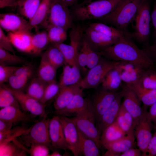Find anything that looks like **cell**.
<instances>
[{
  "instance_id": "cell-1",
  "label": "cell",
  "mask_w": 156,
  "mask_h": 156,
  "mask_svg": "<svg viewBox=\"0 0 156 156\" xmlns=\"http://www.w3.org/2000/svg\"><path fill=\"white\" fill-rule=\"evenodd\" d=\"M108 59L131 63L146 70L153 69L154 64L143 49H140L132 39L125 35L114 44L98 51Z\"/></svg>"
},
{
  "instance_id": "cell-2",
  "label": "cell",
  "mask_w": 156,
  "mask_h": 156,
  "mask_svg": "<svg viewBox=\"0 0 156 156\" xmlns=\"http://www.w3.org/2000/svg\"><path fill=\"white\" fill-rule=\"evenodd\" d=\"M122 0H96L77 3L71 11L74 19L79 21L101 20L111 13Z\"/></svg>"
},
{
  "instance_id": "cell-3",
  "label": "cell",
  "mask_w": 156,
  "mask_h": 156,
  "mask_svg": "<svg viewBox=\"0 0 156 156\" xmlns=\"http://www.w3.org/2000/svg\"><path fill=\"white\" fill-rule=\"evenodd\" d=\"M142 0H122L108 15L101 19L124 32L133 22Z\"/></svg>"
},
{
  "instance_id": "cell-4",
  "label": "cell",
  "mask_w": 156,
  "mask_h": 156,
  "mask_svg": "<svg viewBox=\"0 0 156 156\" xmlns=\"http://www.w3.org/2000/svg\"><path fill=\"white\" fill-rule=\"evenodd\" d=\"M151 13L149 0H142L132 26L133 31L124 32V35L139 42L147 43L150 35Z\"/></svg>"
},
{
  "instance_id": "cell-5",
  "label": "cell",
  "mask_w": 156,
  "mask_h": 156,
  "mask_svg": "<svg viewBox=\"0 0 156 156\" xmlns=\"http://www.w3.org/2000/svg\"><path fill=\"white\" fill-rule=\"evenodd\" d=\"M78 130L84 135L94 140L100 148L101 133L96 123L95 117L91 101L88 99L86 108L71 118Z\"/></svg>"
},
{
  "instance_id": "cell-6",
  "label": "cell",
  "mask_w": 156,
  "mask_h": 156,
  "mask_svg": "<svg viewBox=\"0 0 156 156\" xmlns=\"http://www.w3.org/2000/svg\"><path fill=\"white\" fill-rule=\"evenodd\" d=\"M84 30L85 29L81 25H74L69 32V44L63 42L53 44L57 47L62 53L65 63L71 66L78 65L77 57L83 37Z\"/></svg>"
},
{
  "instance_id": "cell-7",
  "label": "cell",
  "mask_w": 156,
  "mask_h": 156,
  "mask_svg": "<svg viewBox=\"0 0 156 156\" xmlns=\"http://www.w3.org/2000/svg\"><path fill=\"white\" fill-rule=\"evenodd\" d=\"M61 0H51L45 26L48 24L61 27L67 30L74 25L71 11Z\"/></svg>"
},
{
  "instance_id": "cell-8",
  "label": "cell",
  "mask_w": 156,
  "mask_h": 156,
  "mask_svg": "<svg viewBox=\"0 0 156 156\" xmlns=\"http://www.w3.org/2000/svg\"><path fill=\"white\" fill-rule=\"evenodd\" d=\"M118 62L102 57L96 65L89 69L85 77L79 83V86L83 89L98 86L101 83L107 73L114 68Z\"/></svg>"
},
{
  "instance_id": "cell-9",
  "label": "cell",
  "mask_w": 156,
  "mask_h": 156,
  "mask_svg": "<svg viewBox=\"0 0 156 156\" xmlns=\"http://www.w3.org/2000/svg\"><path fill=\"white\" fill-rule=\"evenodd\" d=\"M49 120L46 116L30 127L28 132L21 135L23 142L27 146L38 144L51 146L49 136Z\"/></svg>"
},
{
  "instance_id": "cell-10",
  "label": "cell",
  "mask_w": 156,
  "mask_h": 156,
  "mask_svg": "<svg viewBox=\"0 0 156 156\" xmlns=\"http://www.w3.org/2000/svg\"><path fill=\"white\" fill-rule=\"evenodd\" d=\"M2 85L11 92L14 95L20 106L23 109L34 116H46L45 105L36 100L22 90L11 88L4 84Z\"/></svg>"
},
{
  "instance_id": "cell-11",
  "label": "cell",
  "mask_w": 156,
  "mask_h": 156,
  "mask_svg": "<svg viewBox=\"0 0 156 156\" xmlns=\"http://www.w3.org/2000/svg\"><path fill=\"white\" fill-rule=\"evenodd\" d=\"M115 67L119 73L122 82L127 85L140 83L146 70L135 64L125 62H118Z\"/></svg>"
},
{
  "instance_id": "cell-12",
  "label": "cell",
  "mask_w": 156,
  "mask_h": 156,
  "mask_svg": "<svg viewBox=\"0 0 156 156\" xmlns=\"http://www.w3.org/2000/svg\"><path fill=\"white\" fill-rule=\"evenodd\" d=\"M118 93L103 88L93 96L91 101L97 127L101 117L109 107Z\"/></svg>"
},
{
  "instance_id": "cell-13",
  "label": "cell",
  "mask_w": 156,
  "mask_h": 156,
  "mask_svg": "<svg viewBox=\"0 0 156 156\" xmlns=\"http://www.w3.org/2000/svg\"><path fill=\"white\" fill-rule=\"evenodd\" d=\"M146 113L144 112L134 129L137 146L142 153V156H146L147 146L152 137V122L147 118Z\"/></svg>"
},
{
  "instance_id": "cell-14",
  "label": "cell",
  "mask_w": 156,
  "mask_h": 156,
  "mask_svg": "<svg viewBox=\"0 0 156 156\" xmlns=\"http://www.w3.org/2000/svg\"><path fill=\"white\" fill-rule=\"evenodd\" d=\"M62 123L66 140L70 150L75 156L81 155L79 146L78 132L71 118L59 116Z\"/></svg>"
},
{
  "instance_id": "cell-15",
  "label": "cell",
  "mask_w": 156,
  "mask_h": 156,
  "mask_svg": "<svg viewBox=\"0 0 156 156\" xmlns=\"http://www.w3.org/2000/svg\"><path fill=\"white\" fill-rule=\"evenodd\" d=\"M121 91L123 99L122 104L132 116L135 128L144 111L141 108L140 101L133 91L125 85Z\"/></svg>"
},
{
  "instance_id": "cell-16",
  "label": "cell",
  "mask_w": 156,
  "mask_h": 156,
  "mask_svg": "<svg viewBox=\"0 0 156 156\" xmlns=\"http://www.w3.org/2000/svg\"><path fill=\"white\" fill-rule=\"evenodd\" d=\"M49 131L51 146L53 147L65 151L69 150L58 115L54 116L49 120Z\"/></svg>"
},
{
  "instance_id": "cell-17",
  "label": "cell",
  "mask_w": 156,
  "mask_h": 156,
  "mask_svg": "<svg viewBox=\"0 0 156 156\" xmlns=\"http://www.w3.org/2000/svg\"><path fill=\"white\" fill-rule=\"evenodd\" d=\"M0 27L8 33L31 30L29 21L21 16L12 13L0 14Z\"/></svg>"
},
{
  "instance_id": "cell-18",
  "label": "cell",
  "mask_w": 156,
  "mask_h": 156,
  "mask_svg": "<svg viewBox=\"0 0 156 156\" xmlns=\"http://www.w3.org/2000/svg\"><path fill=\"white\" fill-rule=\"evenodd\" d=\"M84 37L91 47L97 51L112 45L119 39L104 35L89 26L85 29Z\"/></svg>"
},
{
  "instance_id": "cell-19",
  "label": "cell",
  "mask_w": 156,
  "mask_h": 156,
  "mask_svg": "<svg viewBox=\"0 0 156 156\" xmlns=\"http://www.w3.org/2000/svg\"><path fill=\"white\" fill-rule=\"evenodd\" d=\"M32 35L29 30L8 32L7 34L13 47L21 52L32 54Z\"/></svg>"
},
{
  "instance_id": "cell-20",
  "label": "cell",
  "mask_w": 156,
  "mask_h": 156,
  "mask_svg": "<svg viewBox=\"0 0 156 156\" xmlns=\"http://www.w3.org/2000/svg\"><path fill=\"white\" fill-rule=\"evenodd\" d=\"M134 141V135H126L114 141L105 144L103 146L107 151L103 156H120L122 153L133 147Z\"/></svg>"
},
{
  "instance_id": "cell-21",
  "label": "cell",
  "mask_w": 156,
  "mask_h": 156,
  "mask_svg": "<svg viewBox=\"0 0 156 156\" xmlns=\"http://www.w3.org/2000/svg\"><path fill=\"white\" fill-rule=\"evenodd\" d=\"M122 91L119 92L109 107L101 117L97 127L101 133L108 126L114 122L117 118L122 104Z\"/></svg>"
},
{
  "instance_id": "cell-22",
  "label": "cell",
  "mask_w": 156,
  "mask_h": 156,
  "mask_svg": "<svg viewBox=\"0 0 156 156\" xmlns=\"http://www.w3.org/2000/svg\"><path fill=\"white\" fill-rule=\"evenodd\" d=\"M83 90L79 84L61 88L53 103L55 111L61 110L65 107L74 96Z\"/></svg>"
},
{
  "instance_id": "cell-23",
  "label": "cell",
  "mask_w": 156,
  "mask_h": 156,
  "mask_svg": "<svg viewBox=\"0 0 156 156\" xmlns=\"http://www.w3.org/2000/svg\"><path fill=\"white\" fill-rule=\"evenodd\" d=\"M80 70L78 65L71 66L65 63L59 83L60 88L79 84L82 79Z\"/></svg>"
},
{
  "instance_id": "cell-24",
  "label": "cell",
  "mask_w": 156,
  "mask_h": 156,
  "mask_svg": "<svg viewBox=\"0 0 156 156\" xmlns=\"http://www.w3.org/2000/svg\"><path fill=\"white\" fill-rule=\"evenodd\" d=\"M88 99L83 97V90L77 94L67 105L63 109L55 111L58 116L66 117L76 115L84 109L88 104Z\"/></svg>"
},
{
  "instance_id": "cell-25",
  "label": "cell",
  "mask_w": 156,
  "mask_h": 156,
  "mask_svg": "<svg viewBox=\"0 0 156 156\" xmlns=\"http://www.w3.org/2000/svg\"><path fill=\"white\" fill-rule=\"evenodd\" d=\"M0 119L9 121L13 124L31 120L30 118L20 108L13 106L1 108Z\"/></svg>"
},
{
  "instance_id": "cell-26",
  "label": "cell",
  "mask_w": 156,
  "mask_h": 156,
  "mask_svg": "<svg viewBox=\"0 0 156 156\" xmlns=\"http://www.w3.org/2000/svg\"><path fill=\"white\" fill-rule=\"evenodd\" d=\"M56 70L43 53L41 56L38 69V77L46 83L55 81Z\"/></svg>"
},
{
  "instance_id": "cell-27",
  "label": "cell",
  "mask_w": 156,
  "mask_h": 156,
  "mask_svg": "<svg viewBox=\"0 0 156 156\" xmlns=\"http://www.w3.org/2000/svg\"><path fill=\"white\" fill-rule=\"evenodd\" d=\"M126 85L134 91L145 106H150L156 102V89L145 88L140 83Z\"/></svg>"
},
{
  "instance_id": "cell-28",
  "label": "cell",
  "mask_w": 156,
  "mask_h": 156,
  "mask_svg": "<svg viewBox=\"0 0 156 156\" xmlns=\"http://www.w3.org/2000/svg\"><path fill=\"white\" fill-rule=\"evenodd\" d=\"M51 0H42L31 19L29 21L31 30L42 24H46L49 12Z\"/></svg>"
},
{
  "instance_id": "cell-29",
  "label": "cell",
  "mask_w": 156,
  "mask_h": 156,
  "mask_svg": "<svg viewBox=\"0 0 156 156\" xmlns=\"http://www.w3.org/2000/svg\"><path fill=\"white\" fill-rule=\"evenodd\" d=\"M116 121L126 135L135 136L133 118L122 103Z\"/></svg>"
},
{
  "instance_id": "cell-30",
  "label": "cell",
  "mask_w": 156,
  "mask_h": 156,
  "mask_svg": "<svg viewBox=\"0 0 156 156\" xmlns=\"http://www.w3.org/2000/svg\"><path fill=\"white\" fill-rule=\"evenodd\" d=\"M126 135L115 121L102 132L100 138L101 146H103Z\"/></svg>"
},
{
  "instance_id": "cell-31",
  "label": "cell",
  "mask_w": 156,
  "mask_h": 156,
  "mask_svg": "<svg viewBox=\"0 0 156 156\" xmlns=\"http://www.w3.org/2000/svg\"><path fill=\"white\" fill-rule=\"evenodd\" d=\"M78 132L81 154L84 156H100L99 148L95 142L84 135L78 130Z\"/></svg>"
},
{
  "instance_id": "cell-32",
  "label": "cell",
  "mask_w": 156,
  "mask_h": 156,
  "mask_svg": "<svg viewBox=\"0 0 156 156\" xmlns=\"http://www.w3.org/2000/svg\"><path fill=\"white\" fill-rule=\"evenodd\" d=\"M12 142L0 144V156H26V152H28V150L16 139Z\"/></svg>"
},
{
  "instance_id": "cell-33",
  "label": "cell",
  "mask_w": 156,
  "mask_h": 156,
  "mask_svg": "<svg viewBox=\"0 0 156 156\" xmlns=\"http://www.w3.org/2000/svg\"><path fill=\"white\" fill-rule=\"evenodd\" d=\"M115 67L107 73L101 83L103 88L113 92H116L121 86L122 82Z\"/></svg>"
},
{
  "instance_id": "cell-34",
  "label": "cell",
  "mask_w": 156,
  "mask_h": 156,
  "mask_svg": "<svg viewBox=\"0 0 156 156\" xmlns=\"http://www.w3.org/2000/svg\"><path fill=\"white\" fill-rule=\"evenodd\" d=\"M42 0H18L17 6L19 13L29 21L32 18Z\"/></svg>"
},
{
  "instance_id": "cell-35",
  "label": "cell",
  "mask_w": 156,
  "mask_h": 156,
  "mask_svg": "<svg viewBox=\"0 0 156 156\" xmlns=\"http://www.w3.org/2000/svg\"><path fill=\"white\" fill-rule=\"evenodd\" d=\"M45 27L50 43L51 44L62 43L66 40L68 30L61 27L49 24L47 25Z\"/></svg>"
},
{
  "instance_id": "cell-36",
  "label": "cell",
  "mask_w": 156,
  "mask_h": 156,
  "mask_svg": "<svg viewBox=\"0 0 156 156\" xmlns=\"http://www.w3.org/2000/svg\"><path fill=\"white\" fill-rule=\"evenodd\" d=\"M47 83L38 77L35 78L30 82L25 93L40 102L43 97Z\"/></svg>"
},
{
  "instance_id": "cell-37",
  "label": "cell",
  "mask_w": 156,
  "mask_h": 156,
  "mask_svg": "<svg viewBox=\"0 0 156 156\" xmlns=\"http://www.w3.org/2000/svg\"><path fill=\"white\" fill-rule=\"evenodd\" d=\"M50 43L47 31H42L32 34V54H40L48 47Z\"/></svg>"
},
{
  "instance_id": "cell-38",
  "label": "cell",
  "mask_w": 156,
  "mask_h": 156,
  "mask_svg": "<svg viewBox=\"0 0 156 156\" xmlns=\"http://www.w3.org/2000/svg\"><path fill=\"white\" fill-rule=\"evenodd\" d=\"M49 62L56 69L65 64L63 55L59 49L51 44L44 53Z\"/></svg>"
},
{
  "instance_id": "cell-39",
  "label": "cell",
  "mask_w": 156,
  "mask_h": 156,
  "mask_svg": "<svg viewBox=\"0 0 156 156\" xmlns=\"http://www.w3.org/2000/svg\"><path fill=\"white\" fill-rule=\"evenodd\" d=\"M89 26L96 31L112 38L119 39L124 35L123 32L105 23H93L90 24Z\"/></svg>"
},
{
  "instance_id": "cell-40",
  "label": "cell",
  "mask_w": 156,
  "mask_h": 156,
  "mask_svg": "<svg viewBox=\"0 0 156 156\" xmlns=\"http://www.w3.org/2000/svg\"><path fill=\"white\" fill-rule=\"evenodd\" d=\"M30 128L27 129L23 127H18L7 131L0 132V144L12 142L18 136L28 132Z\"/></svg>"
},
{
  "instance_id": "cell-41",
  "label": "cell",
  "mask_w": 156,
  "mask_h": 156,
  "mask_svg": "<svg viewBox=\"0 0 156 156\" xmlns=\"http://www.w3.org/2000/svg\"><path fill=\"white\" fill-rule=\"evenodd\" d=\"M27 62L22 57L0 48V64L10 65L24 64Z\"/></svg>"
},
{
  "instance_id": "cell-42",
  "label": "cell",
  "mask_w": 156,
  "mask_h": 156,
  "mask_svg": "<svg viewBox=\"0 0 156 156\" xmlns=\"http://www.w3.org/2000/svg\"><path fill=\"white\" fill-rule=\"evenodd\" d=\"M10 106L20 108V105L12 93L2 85L0 87V107L1 108Z\"/></svg>"
},
{
  "instance_id": "cell-43",
  "label": "cell",
  "mask_w": 156,
  "mask_h": 156,
  "mask_svg": "<svg viewBox=\"0 0 156 156\" xmlns=\"http://www.w3.org/2000/svg\"><path fill=\"white\" fill-rule=\"evenodd\" d=\"M60 89L59 84L56 80L47 83L40 102L45 105L47 102L56 97Z\"/></svg>"
},
{
  "instance_id": "cell-44",
  "label": "cell",
  "mask_w": 156,
  "mask_h": 156,
  "mask_svg": "<svg viewBox=\"0 0 156 156\" xmlns=\"http://www.w3.org/2000/svg\"><path fill=\"white\" fill-rule=\"evenodd\" d=\"M82 42L86 49L87 57V68L89 69L96 65L102 56L98 51L93 49L83 37Z\"/></svg>"
},
{
  "instance_id": "cell-45",
  "label": "cell",
  "mask_w": 156,
  "mask_h": 156,
  "mask_svg": "<svg viewBox=\"0 0 156 156\" xmlns=\"http://www.w3.org/2000/svg\"><path fill=\"white\" fill-rule=\"evenodd\" d=\"M140 83L145 88L156 89V71L153 69L146 70L142 77Z\"/></svg>"
},
{
  "instance_id": "cell-46",
  "label": "cell",
  "mask_w": 156,
  "mask_h": 156,
  "mask_svg": "<svg viewBox=\"0 0 156 156\" xmlns=\"http://www.w3.org/2000/svg\"><path fill=\"white\" fill-rule=\"evenodd\" d=\"M29 78L25 76L16 75L13 74L10 77L8 82L9 86L11 88L22 91Z\"/></svg>"
},
{
  "instance_id": "cell-47",
  "label": "cell",
  "mask_w": 156,
  "mask_h": 156,
  "mask_svg": "<svg viewBox=\"0 0 156 156\" xmlns=\"http://www.w3.org/2000/svg\"><path fill=\"white\" fill-rule=\"evenodd\" d=\"M18 66L0 64V84H3L8 82Z\"/></svg>"
},
{
  "instance_id": "cell-48",
  "label": "cell",
  "mask_w": 156,
  "mask_h": 156,
  "mask_svg": "<svg viewBox=\"0 0 156 156\" xmlns=\"http://www.w3.org/2000/svg\"><path fill=\"white\" fill-rule=\"evenodd\" d=\"M28 152L31 156H49V148L44 145L32 144L30 146Z\"/></svg>"
},
{
  "instance_id": "cell-49",
  "label": "cell",
  "mask_w": 156,
  "mask_h": 156,
  "mask_svg": "<svg viewBox=\"0 0 156 156\" xmlns=\"http://www.w3.org/2000/svg\"><path fill=\"white\" fill-rule=\"evenodd\" d=\"M77 62L80 69L86 71L87 68V57L85 46L82 42L81 44L77 57Z\"/></svg>"
},
{
  "instance_id": "cell-50",
  "label": "cell",
  "mask_w": 156,
  "mask_h": 156,
  "mask_svg": "<svg viewBox=\"0 0 156 156\" xmlns=\"http://www.w3.org/2000/svg\"><path fill=\"white\" fill-rule=\"evenodd\" d=\"M8 37L0 27V48L15 54V51Z\"/></svg>"
},
{
  "instance_id": "cell-51",
  "label": "cell",
  "mask_w": 156,
  "mask_h": 156,
  "mask_svg": "<svg viewBox=\"0 0 156 156\" xmlns=\"http://www.w3.org/2000/svg\"><path fill=\"white\" fill-rule=\"evenodd\" d=\"M32 67L28 64L18 66L14 74L18 76H24L30 78L33 73Z\"/></svg>"
},
{
  "instance_id": "cell-52",
  "label": "cell",
  "mask_w": 156,
  "mask_h": 156,
  "mask_svg": "<svg viewBox=\"0 0 156 156\" xmlns=\"http://www.w3.org/2000/svg\"><path fill=\"white\" fill-rule=\"evenodd\" d=\"M146 156H156V131L148 145L146 152Z\"/></svg>"
},
{
  "instance_id": "cell-53",
  "label": "cell",
  "mask_w": 156,
  "mask_h": 156,
  "mask_svg": "<svg viewBox=\"0 0 156 156\" xmlns=\"http://www.w3.org/2000/svg\"><path fill=\"white\" fill-rule=\"evenodd\" d=\"M143 49L151 58L154 64L156 65V43L152 45H147Z\"/></svg>"
},
{
  "instance_id": "cell-54",
  "label": "cell",
  "mask_w": 156,
  "mask_h": 156,
  "mask_svg": "<svg viewBox=\"0 0 156 156\" xmlns=\"http://www.w3.org/2000/svg\"><path fill=\"white\" fill-rule=\"evenodd\" d=\"M151 22L153 27L154 43H156V1L154 3L153 9L151 13Z\"/></svg>"
},
{
  "instance_id": "cell-55",
  "label": "cell",
  "mask_w": 156,
  "mask_h": 156,
  "mask_svg": "<svg viewBox=\"0 0 156 156\" xmlns=\"http://www.w3.org/2000/svg\"><path fill=\"white\" fill-rule=\"evenodd\" d=\"M146 114L147 118L156 124V102L150 106L149 112Z\"/></svg>"
},
{
  "instance_id": "cell-56",
  "label": "cell",
  "mask_w": 156,
  "mask_h": 156,
  "mask_svg": "<svg viewBox=\"0 0 156 156\" xmlns=\"http://www.w3.org/2000/svg\"><path fill=\"white\" fill-rule=\"evenodd\" d=\"M120 156H141L142 153L138 148H131L121 153Z\"/></svg>"
},
{
  "instance_id": "cell-57",
  "label": "cell",
  "mask_w": 156,
  "mask_h": 156,
  "mask_svg": "<svg viewBox=\"0 0 156 156\" xmlns=\"http://www.w3.org/2000/svg\"><path fill=\"white\" fill-rule=\"evenodd\" d=\"M18 0H0V7L2 8L7 7L17 6Z\"/></svg>"
},
{
  "instance_id": "cell-58",
  "label": "cell",
  "mask_w": 156,
  "mask_h": 156,
  "mask_svg": "<svg viewBox=\"0 0 156 156\" xmlns=\"http://www.w3.org/2000/svg\"><path fill=\"white\" fill-rule=\"evenodd\" d=\"M13 125L10 122L0 119V132L6 131L11 129Z\"/></svg>"
},
{
  "instance_id": "cell-59",
  "label": "cell",
  "mask_w": 156,
  "mask_h": 156,
  "mask_svg": "<svg viewBox=\"0 0 156 156\" xmlns=\"http://www.w3.org/2000/svg\"><path fill=\"white\" fill-rule=\"evenodd\" d=\"M68 6H73L77 3L78 0H61Z\"/></svg>"
},
{
  "instance_id": "cell-60",
  "label": "cell",
  "mask_w": 156,
  "mask_h": 156,
  "mask_svg": "<svg viewBox=\"0 0 156 156\" xmlns=\"http://www.w3.org/2000/svg\"><path fill=\"white\" fill-rule=\"evenodd\" d=\"M50 156H61L62 155L57 151H54L50 154Z\"/></svg>"
},
{
  "instance_id": "cell-61",
  "label": "cell",
  "mask_w": 156,
  "mask_h": 156,
  "mask_svg": "<svg viewBox=\"0 0 156 156\" xmlns=\"http://www.w3.org/2000/svg\"><path fill=\"white\" fill-rule=\"evenodd\" d=\"M92 1V0H85L84 2H89Z\"/></svg>"
}]
</instances>
